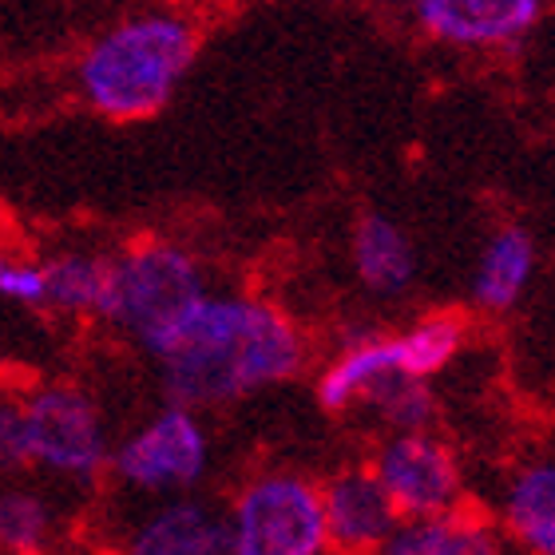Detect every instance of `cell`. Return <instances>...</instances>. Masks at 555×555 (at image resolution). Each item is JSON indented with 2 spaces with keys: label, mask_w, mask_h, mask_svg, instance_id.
<instances>
[{
  "label": "cell",
  "mask_w": 555,
  "mask_h": 555,
  "mask_svg": "<svg viewBox=\"0 0 555 555\" xmlns=\"http://www.w3.org/2000/svg\"><path fill=\"white\" fill-rule=\"evenodd\" d=\"M155 361L167 401L207 413L294 382L310 361V341L270 298L210 289Z\"/></svg>",
  "instance_id": "obj_1"
},
{
  "label": "cell",
  "mask_w": 555,
  "mask_h": 555,
  "mask_svg": "<svg viewBox=\"0 0 555 555\" xmlns=\"http://www.w3.org/2000/svg\"><path fill=\"white\" fill-rule=\"evenodd\" d=\"M198 56V28L183 12H139L83 48L72 83L95 116L135 124L159 116Z\"/></svg>",
  "instance_id": "obj_2"
},
{
  "label": "cell",
  "mask_w": 555,
  "mask_h": 555,
  "mask_svg": "<svg viewBox=\"0 0 555 555\" xmlns=\"http://www.w3.org/2000/svg\"><path fill=\"white\" fill-rule=\"evenodd\" d=\"M207 294L210 278L195 250L171 238H139L107 262L95 322L116 330L139 353L159 358Z\"/></svg>",
  "instance_id": "obj_3"
},
{
  "label": "cell",
  "mask_w": 555,
  "mask_h": 555,
  "mask_svg": "<svg viewBox=\"0 0 555 555\" xmlns=\"http://www.w3.org/2000/svg\"><path fill=\"white\" fill-rule=\"evenodd\" d=\"M28 437V473L48 485L92 488L107 476L112 433L104 409L76 382H36L16 389Z\"/></svg>",
  "instance_id": "obj_4"
},
{
  "label": "cell",
  "mask_w": 555,
  "mask_h": 555,
  "mask_svg": "<svg viewBox=\"0 0 555 555\" xmlns=\"http://www.w3.org/2000/svg\"><path fill=\"white\" fill-rule=\"evenodd\" d=\"M231 555H322L330 552L322 485L301 473H258L234 492Z\"/></svg>",
  "instance_id": "obj_5"
},
{
  "label": "cell",
  "mask_w": 555,
  "mask_h": 555,
  "mask_svg": "<svg viewBox=\"0 0 555 555\" xmlns=\"http://www.w3.org/2000/svg\"><path fill=\"white\" fill-rule=\"evenodd\" d=\"M210 473V433L198 409L167 401L135 425L128 437L112 440L107 476L139 496L195 492Z\"/></svg>",
  "instance_id": "obj_6"
},
{
  "label": "cell",
  "mask_w": 555,
  "mask_h": 555,
  "mask_svg": "<svg viewBox=\"0 0 555 555\" xmlns=\"http://www.w3.org/2000/svg\"><path fill=\"white\" fill-rule=\"evenodd\" d=\"M373 476L389 492L401 520L437 516V512L464 504V473L449 440L433 428H405L389 433L373 452Z\"/></svg>",
  "instance_id": "obj_7"
},
{
  "label": "cell",
  "mask_w": 555,
  "mask_h": 555,
  "mask_svg": "<svg viewBox=\"0 0 555 555\" xmlns=\"http://www.w3.org/2000/svg\"><path fill=\"white\" fill-rule=\"evenodd\" d=\"M416 28L456 52H500L532 33L544 0H409Z\"/></svg>",
  "instance_id": "obj_8"
},
{
  "label": "cell",
  "mask_w": 555,
  "mask_h": 555,
  "mask_svg": "<svg viewBox=\"0 0 555 555\" xmlns=\"http://www.w3.org/2000/svg\"><path fill=\"white\" fill-rule=\"evenodd\" d=\"M131 555H231L227 512L195 492L159 496L124 535Z\"/></svg>",
  "instance_id": "obj_9"
},
{
  "label": "cell",
  "mask_w": 555,
  "mask_h": 555,
  "mask_svg": "<svg viewBox=\"0 0 555 555\" xmlns=\"http://www.w3.org/2000/svg\"><path fill=\"white\" fill-rule=\"evenodd\" d=\"M322 512L330 547L337 552H382L401 524V512L393 508L370 464L330 476L322 485Z\"/></svg>",
  "instance_id": "obj_10"
},
{
  "label": "cell",
  "mask_w": 555,
  "mask_h": 555,
  "mask_svg": "<svg viewBox=\"0 0 555 555\" xmlns=\"http://www.w3.org/2000/svg\"><path fill=\"white\" fill-rule=\"evenodd\" d=\"M353 274L373 298H401L416 282V246L409 231L382 210H365L349 234Z\"/></svg>",
  "instance_id": "obj_11"
},
{
  "label": "cell",
  "mask_w": 555,
  "mask_h": 555,
  "mask_svg": "<svg viewBox=\"0 0 555 555\" xmlns=\"http://www.w3.org/2000/svg\"><path fill=\"white\" fill-rule=\"evenodd\" d=\"M64 532H68V512L52 488L28 480V473L0 476V552H52Z\"/></svg>",
  "instance_id": "obj_12"
},
{
  "label": "cell",
  "mask_w": 555,
  "mask_h": 555,
  "mask_svg": "<svg viewBox=\"0 0 555 555\" xmlns=\"http://www.w3.org/2000/svg\"><path fill=\"white\" fill-rule=\"evenodd\" d=\"M535 274V238L524 227H500L485 243L473 270V306L485 313H508L524 301Z\"/></svg>",
  "instance_id": "obj_13"
},
{
  "label": "cell",
  "mask_w": 555,
  "mask_h": 555,
  "mask_svg": "<svg viewBox=\"0 0 555 555\" xmlns=\"http://www.w3.org/2000/svg\"><path fill=\"white\" fill-rule=\"evenodd\" d=\"M500 524L512 544L555 555V461H532L512 476L500 500Z\"/></svg>",
  "instance_id": "obj_14"
},
{
  "label": "cell",
  "mask_w": 555,
  "mask_h": 555,
  "mask_svg": "<svg viewBox=\"0 0 555 555\" xmlns=\"http://www.w3.org/2000/svg\"><path fill=\"white\" fill-rule=\"evenodd\" d=\"M385 555H496L500 532L488 520L473 516V512L449 508L437 516H416V520H401L393 535L385 540Z\"/></svg>",
  "instance_id": "obj_15"
},
{
  "label": "cell",
  "mask_w": 555,
  "mask_h": 555,
  "mask_svg": "<svg viewBox=\"0 0 555 555\" xmlns=\"http://www.w3.org/2000/svg\"><path fill=\"white\" fill-rule=\"evenodd\" d=\"M405 373V353H401V337H358L337 353L322 373H318V405L325 413H349L358 409L361 393L370 389L382 373Z\"/></svg>",
  "instance_id": "obj_16"
},
{
  "label": "cell",
  "mask_w": 555,
  "mask_h": 555,
  "mask_svg": "<svg viewBox=\"0 0 555 555\" xmlns=\"http://www.w3.org/2000/svg\"><path fill=\"white\" fill-rule=\"evenodd\" d=\"M107 262H112V255H104V250H80V246L48 255L44 313H56V318H95L107 286Z\"/></svg>",
  "instance_id": "obj_17"
},
{
  "label": "cell",
  "mask_w": 555,
  "mask_h": 555,
  "mask_svg": "<svg viewBox=\"0 0 555 555\" xmlns=\"http://www.w3.org/2000/svg\"><path fill=\"white\" fill-rule=\"evenodd\" d=\"M358 409H370L389 433H405V428L433 425L437 397H433L425 377H409V373L393 370V373H382V377L361 393Z\"/></svg>",
  "instance_id": "obj_18"
},
{
  "label": "cell",
  "mask_w": 555,
  "mask_h": 555,
  "mask_svg": "<svg viewBox=\"0 0 555 555\" xmlns=\"http://www.w3.org/2000/svg\"><path fill=\"white\" fill-rule=\"evenodd\" d=\"M401 337V353H405V373L409 377H437L461 358L464 349V322L456 313H428L421 322H413Z\"/></svg>",
  "instance_id": "obj_19"
},
{
  "label": "cell",
  "mask_w": 555,
  "mask_h": 555,
  "mask_svg": "<svg viewBox=\"0 0 555 555\" xmlns=\"http://www.w3.org/2000/svg\"><path fill=\"white\" fill-rule=\"evenodd\" d=\"M44 298H48L44 258L0 250V301L21 306V310H33V313H44Z\"/></svg>",
  "instance_id": "obj_20"
},
{
  "label": "cell",
  "mask_w": 555,
  "mask_h": 555,
  "mask_svg": "<svg viewBox=\"0 0 555 555\" xmlns=\"http://www.w3.org/2000/svg\"><path fill=\"white\" fill-rule=\"evenodd\" d=\"M28 473V437H24V413L16 389L0 397V476Z\"/></svg>",
  "instance_id": "obj_21"
},
{
  "label": "cell",
  "mask_w": 555,
  "mask_h": 555,
  "mask_svg": "<svg viewBox=\"0 0 555 555\" xmlns=\"http://www.w3.org/2000/svg\"><path fill=\"white\" fill-rule=\"evenodd\" d=\"M4 393H9V373L0 370V397H4Z\"/></svg>",
  "instance_id": "obj_22"
},
{
  "label": "cell",
  "mask_w": 555,
  "mask_h": 555,
  "mask_svg": "<svg viewBox=\"0 0 555 555\" xmlns=\"http://www.w3.org/2000/svg\"><path fill=\"white\" fill-rule=\"evenodd\" d=\"M0 231H4V210H0Z\"/></svg>",
  "instance_id": "obj_23"
}]
</instances>
